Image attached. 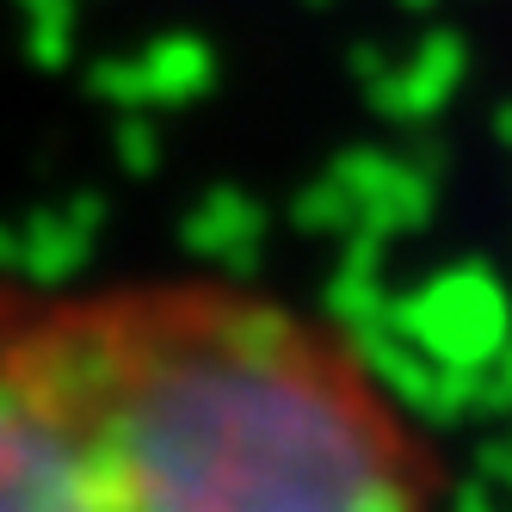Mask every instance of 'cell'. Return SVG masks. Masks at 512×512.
Here are the masks:
<instances>
[{"label": "cell", "instance_id": "cell-1", "mask_svg": "<svg viewBox=\"0 0 512 512\" xmlns=\"http://www.w3.org/2000/svg\"><path fill=\"white\" fill-rule=\"evenodd\" d=\"M0 512H457L364 346L223 272L0 278Z\"/></svg>", "mask_w": 512, "mask_h": 512}]
</instances>
